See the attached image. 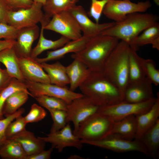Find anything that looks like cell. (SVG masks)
I'll return each mask as SVG.
<instances>
[{
	"label": "cell",
	"instance_id": "obj_1",
	"mask_svg": "<svg viewBox=\"0 0 159 159\" xmlns=\"http://www.w3.org/2000/svg\"><path fill=\"white\" fill-rule=\"evenodd\" d=\"M79 88L84 96L100 107L123 100L122 91L101 71H91Z\"/></svg>",
	"mask_w": 159,
	"mask_h": 159
},
{
	"label": "cell",
	"instance_id": "obj_2",
	"mask_svg": "<svg viewBox=\"0 0 159 159\" xmlns=\"http://www.w3.org/2000/svg\"><path fill=\"white\" fill-rule=\"evenodd\" d=\"M158 15L152 13H134L129 14L122 21L116 22L102 31L101 34L115 37L126 42L132 49L137 51L136 44L139 35L145 29L158 22Z\"/></svg>",
	"mask_w": 159,
	"mask_h": 159
},
{
	"label": "cell",
	"instance_id": "obj_3",
	"mask_svg": "<svg viewBox=\"0 0 159 159\" xmlns=\"http://www.w3.org/2000/svg\"><path fill=\"white\" fill-rule=\"evenodd\" d=\"M119 42L115 37L100 34L89 38L84 48L71 57L82 62L91 71H100Z\"/></svg>",
	"mask_w": 159,
	"mask_h": 159
},
{
	"label": "cell",
	"instance_id": "obj_4",
	"mask_svg": "<svg viewBox=\"0 0 159 159\" xmlns=\"http://www.w3.org/2000/svg\"><path fill=\"white\" fill-rule=\"evenodd\" d=\"M130 47L121 40L111 52L101 70L109 80L123 91L128 82L129 53Z\"/></svg>",
	"mask_w": 159,
	"mask_h": 159
},
{
	"label": "cell",
	"instance_id": "obj_5",
	"mask_svg": "<svg viewBox=\"0 0 159 159\" xmlns=\"http://www.w3.org/2000/svg\"><path fill=\"white\" fill-rule=\"evenodd\" d=\"M114 122L107 116L97 112L82 122L74 135L83 144L99 140L111 134Z\"/></svg>",
	"mask_w": 159,
	"mask_h": 159
},
{
	"label": "cell",
	"instance_id": "obj_6",
	"mask_svg": "<svg viewBox=\"0 0 159 159\" xmlns=\"http://www.w3.org/2000/svg\"><path fill=\"white\" fill-rule=\"evenodd\" d=\"M156 99V97H153L146 101L137 103L123 100L113 105L100 107L97 112L107 116L115 122L129 116H136L147 111Z\"/></svg>",
	"mask_w": 159,
	"mask_h": 159
},
{
	"label": "cell",
	"instance_id": "obj_7",
	"mask_svg": "<svg viewBox=\"0 0 159 159\" xmlns=\"http://www.w3.org/2000/svg\"><path fill=\"white\" fill-rule=\"evenodd\" d=\"M43 6L42 4L34 2L29 8L11 11L8 14L7 24L18 29L35 26L39 22L46 25L49 21L45 18Z\"/></svg>",
	"mask_w": 159,
	"mask_h": 159
},
{
	"label": "cell",
	"instance_id": "obj_8",
	"mask_svg": "<svg viewBox=\"0 0 159 159\" xmlns=\"http://www.w3.org/2000/svg\"><path fill=\"white\" fill-rule=\"evenodd\" d=\"M151 6L148 0L135 3L130 0H110L105 6L102 13L107 18L117 22L129 14L145 12Z\"/></svg>",
	"mask_w": 159,
	"mask_h": 159
},
{
	"label": "cell",
	"instance_id": "obj_9",
	"mask_svg": "<svg viewBox=\"0 0 159 159\" xmlns=\"http://www.w3.org/2000/svg\"><path fill=\"white\" fill-rule=\"evenodd\" d=\"M44 28L58 33L70 40L79 39L82 36L77 21L69 11H63L53 15Z\"/></svg>",
	"mask_w": 159,
	"mask_h": 159
},
{
	"label": "cell",
	"instance_id": "obj_10",
	"mask_svg": "<svg viewBox=\"0 0 159 159\" xmlns=\"http://www.w3.org/2000/svg\"><path fill=\"white\" fill-rule=\"evenodd\" d=\"M84 144L115 152L123 153L136 151L149 156L147 150L139 140H128L111 134L101 140L87 142Z\"/></svg>",
	"mask_w": 159,
	"mask_h": 159
},
{
	"label": "cell",
	"instance_id": "obj_11",
	"mask_svg": "<svg viewBox=\"0 0 159 159\" xmlns=\"http://www.w3.org/2000/svg\"><path fill=\"white\" fill-rule=\"evenodd\" d=\"M27 89L34 98L41 95H46L60 98L67 104L74 100L83 96L82 93H77L67 87L58 86L50 83L33 82L25 80Z\"/></svg>",
	"mask_w": 159,
	"mask_h": 159
},
{
	"label": "cell",
	"instance_id": "obj_12",
	"mask_svg": "<svg viewBox=\"0 0 159 159\" xmlns=\"http://www.w3.org/2000/svg\"><path fill=\"white\" fill-rule=\"evenodd\" d=\"M100 107L84 96L77 98L67 105V121L74 125V134L80 124L87 118L97 112Z\"/></svg>",
	"mask_w": 159,
	"mask_h": 159
},
{
	"label": "cell",
	"instance_id": "obj_13",
	"mask_svg": "<svg viewBox=\"0 0 159 159\" xmlns=\"http://www.w3.org/2000/svg\"><path fill=\"white\" fill-rule=\"evenodd\" d=\"M39 137L45 143L51 144L60 153L67 147H73L80 150L83 147L81 140L73 133L69 123L62 129L54 132L49 133L45 137Z\"/></svg>",
	"mask_w": 159,
	"mask_h": 159
},
{
	"label": "cell",
	"instance_id": "obj_14",
	"mask_svg": "<svg viewBox=\"0 0 159 159\" xmlns=\"http://www.w3.org/2000/svg\"><path fill=\"white\" fill-rule=\"evenodd\" d=\"M69 11L75 17L80 27L83 36L90 38L99 34L112 26L115 21L97 23L92 21L88 17L84 8L81 5H76Z\"/></svg>",
	"mask_w": 159,
	"mask_h": 159
},
{
	"label": "cell",
	"instance_id": "obj_15",
	"mask_svg": "<svg viewBox=\"0 0 159 159\" xmlns=\"http://www.w3.org/2000/svg\"><path fill=\"white\" fill-rule=\"evenodd\" d=\"M40 33L39 28L37 25L19 30L13 46L19 57L30 56L33 43Z\"/></svg>",
	"mask_w": 159,
	"mask_h": 159
},
{
	"label": "cell",
	"instance_id": "obj_16",
	"mask_svg": "<svg viewBox=\"0 0 159 159\" xmlns=\"http://www.w3.org/2000/svg\"><path fill=\"white\" fill-rule=\"evenodd\" d=\"M21 71L25 80L41 83H50L41 64L30 56L18 57Z\"/></svg>",
	"mask_w": 159,
	"mask_h": 159
},
{
	"label": "cell",
	"instance_id": "obj_17",
	"mask_svg": "<svg viewBox=\"0 0 159 159\" xmlns=\"http://www.w3.org/2000/svg\"><path fill=\"white\" fill-rule=\"evenodd\" d=\"M152 84L148 80L128 83L123 91V100L131 103L143 102L153 97Z\"/></svg>",
	"mask_w": 159,
	"mask_h": 159
},
{
	"label": "cell",
	"instance_id": "obj_18",
	"mask_svg": "<svg viewBox=\"0 0 159 159\" xmlns=\"http://www.w3.org/2000/svg\"><path fill=\"white\" fill-rule=\"evenodd\" d=\"M89 39L82 36L79 39L70 41L59 48L48 51L45 57L42 58L37 57L35 59L41 64L60 59L70 53L77 52L84 48Z\"/></svg>",
	"mask_w": 159,
	"mask_h": 159
},
{
	"label": "cell",
	"instance_id": "obj_19",
	"mask_svg": "<svg viewBox=\"0 0 159 159\" xmlns=\"http://www.w3.org/2000/svg\"><path fill=\"white\" fill-rule=\"evenodd\" d=\"M159 95L157 94L156 100L147 111L136 116L137 131L135 139L139 140L141 136L151 128L159 119Z\"/></svg>",
	"mask_w": 159,
	"mask_h": 159
},
{
	"label": "cell",
	"instance_id": "obj_20",
	"mask_svg": "<svg viewBox=\"0 0 159 159\" xmlns=\"http://www.w3.org/2000/svg\"><path fill=\"white\" fill-rule=\"evenodd\" d=\"M66 67L70 85L69 88L75 92L86 80L91 70L82 62L77 59Z\"/></svg>",
	"mask_w": 159,
	"mask_h": 159
},
{
	"label": "cell",
	"instance_id": "obj_21",
	"mask_svg": "<svg viewBox=\"0 0 159 159\" xmlns=\"http://www.w3.org/2000/svg\"><path fill=\"white\" fill-rule=\"evenodd\" d=\"M11 138L20 143L27 157L44 150L46 143L26 130Z\"/></svg>",
	"mask_w": 159,
	"mask_h": 159
},
{
	"label": "cell",
	"instance_id": "obj_22",
	"mask_svg": "<svg viewBox=\"0 0 159 159\" xmlns=\"http://www.w3.org/2000/svg\"><path fill=\"white\" fill-rule=\"evenodd\" d=\"M137 131L136 116L132 115L114 122L110 134L133 140L135 139Z\"/></svg>",
	"mask_w": 159,
	"mask_h": 159
},
{
	"label": "cell",
	"instance_id": "obj_23",
	"mask_svg": "<svg viewBox=\"0 0 159 159\" xmlns=\"http://www.w3.org/2000/svg\"><path fill=\"white\" fill-rule=\"evenodd\" d=\"M0 62L6 67L10 75L24 82L19 64L18 57L13 47L5 49L0 52Z\"/></svg>",
	"mask_w": 159,
	"mask_h": 159
},
{
	"label": "cell",
	"instance_id": "obj_24",
	"mask_svg": "<svg viewBox=\"0 0 159 159\" xmlns=\"http://www.w3.org/2000/svg\"><path fill=\"white\" fill-rule=\"evenodd\" d=\"M41 64L47 74L50 83L64 87L69 84L66 67L61 62L57 61L52 64L44 62Z\"/></svg>",
	"mask_w": 159,
	"mask_h": 159
},
{
	"label": "cell",
	"instance_id": "obj_25",
	"mask_svg": "<svg viewBox=\"0 0 159 159\" xmlns=\"http://www.w3.org/2000/svg\"><path fill=\"white\" fill-rule=\"evenodd\" d=\"M137 52L130 48L129 53L128 83L139 82L147 80L143 67V58L139 56Z\"/></svg>",
	"mask_w": 159,
	"mask_h": 159
},
{
	"label": "cell",
	"instance_id": "obj_26",
	"mask_svg": "<svg viewBox=\"0 0 159 159\" xmlns=\"http://www.w3.org/2000/svg\"><path fill=\"white\" fill-rule=\"evenodd\" d=\"M44 25L41 24L39 38L37 44L32 50L30 57L35 59L43 52L49 49L54 50L59 48L70 41L69 39L62 36L59 39L52 40L46 38L44 34Z\"/></svg>",
	"mask_w": 159,
	"mask_h": 159
},
{
	"label": "cell",
	"instance_id": "obj_27",
	"mask_svg": "<svg viewBox=\"0 0 159 159\" xmlns=\"http://www.w3.org/2000/svg\"><path fill=\"white\" fill-rule=\"evenodd\" d=\"M145 146L149 156L153 158H158L159 154V119L145 132L139 140Z\"/></svg>",
	"mask_w": 159,
	"mask_h": 159
},
{
	"label": "cell",
	"instance_id": "obj_28",
	"mask_svg": "<svg viewBox=\"0 0 159 159\" xmlns=\"http://www.w3.org/2000/svg\"><path fill=\"white\" fill-rule=\"evenodd\" d=\"M79 0H46L43 5L45 18L49 21L50 18L60 12L68 11L76 5Z\"/></svg>",
	"mask_w": 159,
	"mask_h": 159
},
{
	"label": "cell",
	"instance_id": "obj_29",
	"mask_svg": "<svg viewBox=\"0 0 159 159\" xmlns=\"http://www.w3.org/2000/svg\"><path fill=\"white\" fill-rule=\"evenodd\" d=\"M27 155L16 140L7 138L0 147V156L3 159H26Z\"/></svg>",
	"mask_w": 159,
	"mask_h": 159
},
{
	"label": "cell",
	"instance_id": "obj_30",
	"mask_svg": "<svg viewBox=\"0 0 159 159\" xmlns=\"http://www.w3.org/2000/svg\"><path fill=\"white\" fill-rule=\"evenodd\" d=\"M29 92L21 90L16 91L11 95L6 100L3 108V114L5 117L12 115L27 101Z\"/></svg>",
	"mask_w": 159,
	"mask_h": 159
},
{
	"label": "cell",
	"instance_id": "obj_31",
	"mask_svg": "<svg viewBox=\"0 0 159 159\" xmlns=\"http://www.w3.org/2000/svg\"><path fill=\"white\" fill-rule=\"evenodd\" d=\"M136 44L139 47L151 44L152 47L159 49V23H156L144 30L138 36Z\"/></svg>",
	"mask_w": 159,
	"mask_h": 159
},
{
	"label": "cell",
	"instance_id": "obj_32",
	"mask_svg": "<svg viewBox=\"0 0 159 159\" xmlns=\"http://www.w3.org/2000/svg\"><path fill=\"white\" fill-rule=\"evenodd\" d=\"M21 90L29 92L24 82L13 78L7 87L0 91V120L4 118L3 110L7 99L14 92Z\"/></svg>",
	"mask_w": 159,
	"mask_h": 159
},
{
	"label": "cell",
	"instance_id": "obj_33",
	"mask_svg": "<svg viewBox=\"0 0 159 159\" xmlns=\"http://www.w3.org/2000/svg\"><path fill=\"white\" fill-rule=\"evenodd\" d=\"M41 106L49 110H66L67 104L63 100L56 97L41 95L34 98Z\"/></svg>",
	"mask_w": 159,
	"mask_h": 159
},
{
	"label": "cell",
	"instance_id": "obj_34",
	"mask_svg": "<svg viewBox=\"0 0 159 159\" xmlns=\"http://www.w3.org/2000/svg\"><path fill=\"white\" fill-rule=\"evenodd\" d=\"M142 63L143 70L147 80L152 84L159 85V70L157 69L153 60L143 58Z\"/></svg>",
	"mask_w": 159,
	"mask_h": 159
},
{
	"label": "cell",
	"instance_id": "obj_35",
	"mask_svg": "<svg viewBox=\"0 0 159 159\" xmlns=\"http://www.w3.org/2000/svg\"><path fill=\"white\" fill-rule=\"evenodd\" d=\"M53 123L50 130V133L57 132L64 128L67 123L66 110H49Z\"/></svg>",
	"mask_w": 159,
	"mask_h": 159
},
{
	"label": "cell",
	"instance_id": "obj_36",
	"mask_svg": "<svg viewBox=\"0 0 159 159\" xmlns=\"http://www.w3.org/2000/svg\"><path fill=\"white\" fill-rule=\"evenodd\" d=\"M14 120L9 123L6 128L5 135L6 138H12L26 130L27 123L22 115L18 116Z\"/></svg>",
	"mask_w": 159,
	"mask_h": 159
},
{
	"label": "cell",
	"instance_id": "obj_37",
	"mask_svg": "<svg viewBox=\"0 0 159 159\" xmlns=\"http://www.w3.org/2000/svg\"><path fill=\"white\" fill-rule=\"evenodd\" d=\"M46 114V112L41 106L34 103L29 113L24 117L27 124L36 122L44 118Z\"/></svg>",
	"mask_w": 159,
	"mask_h": 159
},
{
	"label": "cell",
	"instance_id": "obj_38",
	"mask_svg": "<svg viewBox=\"0 0 159 159\" xmlns=\"http://www.w3.org/2000/svg\"><path fill=\"white\" fill-rule=\"evenodd\" d=\"M109 0H91V5L87 14L95 20L96 23H99L104 7Z\"/></svg>",
	"mask_w": 159,
	"mask_h": 159
},
{
	"label": "cell",
	"instance_id": "obj_39",
	"mask_svg": "<svg viewBox=\"0 0 159 159\" xmlns=\"http://www.w3.org/2000/svg\"><path fill=\"white\" fill-rule=\"evenodd\" d=\"M25 109L24 108H19L13 114L0 120V147L7 139L5 131L8 125L17 117L22 115Z\"/></svg>",
	"mask_w": 159,
	"mask_h": 159
},
{
	"label": "cell",
	"instance_id": "obj_40",
	"mask_svg": "<svg viewBox=\"0 0 159 159\" xmlns=\"http://www.w3.org/2000/svg\"><path fill=\"white\" fill-rule=\"evenodd\" d=\"M19 30L7 24L0 22V40L15 39Z\"/></svg>",
	"mask_w": 159,
	"mask_h": 159
},
{
	"label": "cell",
	"instance_id": "obj_41",
	"mask_svg": "<svg viewBox=\"0 0 159 159\" xmlns=\"http://www.w3.org/2000/svg\"><path fill=\"white\" fill-rule=\"evenodd\" d=\"M12 11H16L30 7L33 0H4Z\"/></svg>",
	"mask_w": 159,
	"mask_h": 159
},
{
	"label": "cell",
	"instance_id": "obj_42",
	"mask_svg": "<svg viewBox=\"0 0 159 159\" xmlns=\"http://www.w3.org/2000/svg\"><path fill=\"white\" fill-rule=\"evenodd\" d=\"M12 11L4 0H0V23L7 24L8 14Z\"/></svg>",
	"mask_w": 159,
	"mask_h": 159
},
{
	"label": "cell",
	"instance_id": "obj_43",
	"mask_svg": "<svg viewBox=\"0 0 159 159\" xmlns=\"http://www.w3.org/2000/svg\"><path fill=\"white\" fill-rule=\"evenodd\" d=\"M0 62V91L7 87L11 82L12 78L6 69L1 67Z\"/></svg>",
	"mask_w": 159,
	"mask_h": 159
},
{
	"label": "cell",
	"instance_id": "obj_44",
	"mask_svg": "<svg viewBox=\"0 0 159 159\" xmlns=\"http://www.w3.org/2000/svg\"><path fill=\"white\" fill-rule=\"evenodd\" d=\"M54 149L51 147L47 150H44L37 153L27 156L26 159H49Z\"/></svg>",
	"mask_w": 159,
	"mask_h": 159
},
{
	"label": "cell",
	"instance_id": "obj_45",
	"mask_svg": "<svg viewBox=\"0 0 159 159\" xmlns=\"http://www.w3.org/2000/svg\"><path fill=\"white\" fill-rule=\"evenodd\" d=\"M15 39L0 40V52L8 48L13 47Z\"/></svg>",
	"mask_w": 159,
	"mask_h": 159
},
{
	"label": "cell",
	"instance_id": "obj_46",
	"mask_svg": "<svg viewBox=\"0 0 159 159\" xmlns=\"http://www.w3.org/2000/svg\"><path fill=\"white\" fill-rule=\"evenodd\" d=\"M82 157L77 155H70L69 157L68 158V159H84Z\"/></svg>",
	"mask_w": 159,
	"mask_h": 159
},
{
	"label": "cell",
	"instance_id": "obj_47",
	"mask_svg": "<svg viewBox=\"0 0 159 159\" xmlns=\"http://www.w3.org/2000/svg\"><path fill=\"white\" fill-rule=\"evenodd\" d=\"M46 0H33L34 2L42 4L43 5L45 4Z\"/></svg>",
	"mask_w": 159,
	"mask_h": 159
}]
</instances>
